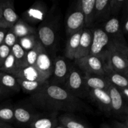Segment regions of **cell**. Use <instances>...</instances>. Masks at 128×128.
Listing matches in <instances>:
<instances>
[{"mask_svg": "<svg viewBox=\"0 0 128 128\" xmlns=\"http://www.w3.org/2000/svg\"><path fill=\"white\" fill-rule=\"evenodd\" d=\"M88 97L92 102L98 106L100 110L106 116H112L111 100L106 91L98 89H92L89 91Z\"/></svg>", "mask_w": 128, "mask_h": 128, "instance_id": "4fadbf2b", "label": "cell"}, {"mask_svg": "<svg viewBox=\"0 0 128 128\" xmlns=\"http://www.w3.org/2000/svg\"><path fill=\"white\" fill-rule=\"evenodd\" d=\"M39 41L37 34H31L18 40V42L26 52L33 48Z\"/></svg>", "mask_w": 128, "mask_h": 128, "instance_id": "4dcf8cb0", "label": "cell"}, {"mask_svg": "<svg viewBox=\"0 0 128 128\" xmlns=\"http://www.w3.org/2000/svg\"><path fill=\"white\" fill-rule=\"evenodd\" d=\"M18 42V38L15 36L12 31L10 29H8L6 35H5L4 42L5 45L8 46L10 48H12V46Z\"/></svg>", "mask_w": 128, "mask_h": 128, "instance_id": "e575fe53", "label": "cell"}, {"mask_svg": "<svg viewBox=\"0 0 128 128\" xmlns=\"http://www.w3.org/2000/svg\"><path fill=\"white\" fill-rule=\"evenodd\" d=\"M100 128H112L110 126V125L106 123H102L101 124L100 126Z\"/></svg>", "mask_w": 128, "mask_h": 128, "instance_id": "b9f144b4", "label": "cell"}, {"mask_svg": "<svg viewBox=\"0 0 128 128\" xmlns=\"http://www.w3.org/2000/svg\"><path fill=\"white\" fill-rule=\"evenodd\" d=\"M120 20L116 16H112L104 22L101 28L110 38H124L121 31Z\"/></svg>", "mask_w": 128, "mask_h": 128, "instance_id": "44dd1931", "label": "cell"}, {"mask_svg": "<svg viewBox=\"0 0 128 128\" xmlns=\"http://www.w3.org/2000/svg\"><path fill=\"white\" fill-rule=\"evenodd\" d=\"M2 0H0V19H1V7H2Z\"/></svg>", "mask_w": 128, "mask_h": 128, "instance_id": "7bdbcfd3", "label": "cell"}, {"mask_svg": "<svg viewBox=\"0 0 128 128\" xmlns=\"http://www.w3.org/2000/svg\"><path fill=\"white\" fill-rule=\"evenodd\" d=\"M11 53L13 55L18 68H22L24 67L26 52L22 48L18 42H16L11 49Z\"/></svg>", "mask_w": 128, "mask_h": 128, "instance_id": "f546056e", "label": "cell"}, {"mask_svg": "<svg viewBox=\"0 0 128 128\" xmlns=\"http://www.w3.org/2000/svg\"><path fill=\"white\" fill-rule=\"evenodd\" d=\"M58 112H38L29 125L30 128H54L58 124Z\"/></svg>", "mask_w": 128, "mask_h": 128, "instance_id": "5bb4252c", "label": "cell"}, {"mask_svg": "<svg viewBox=\"0 0 128 128\" xmlns=\"http://www.w3.org/2000/svg\"><path fill=\"white\" fill-rule=\"evenodd\" d=\"M10 30L13 32L18 40L28 35L37 34V30L34 27L20 18Z\"/></svg>", "mask_w": 128, "mask_h": 128, "instance_id": "603a6c76", "label": "cell"}, {"mask_svg": "<svg viewBox=\"0 0 128 128\" xmlns=\"http://www.w3.org/2000/svg\"><path fill=\"white\" fill-rule=\"evenodd\" d=\"M111 125L112 126H110L112 128H128V119L124 121H112Z\"/></svg>", "mask_w": 128, "mask_h": 128, "instance_id": "8d00e7d4", "label": "cell"}, {"mask_svg": "<svg viewBox=\"0 0 128 128\" xmlns=\"http://www.w3.org/2000/svg\"><path fill=\"white\" fill-rule=\"evenodd\" d=\"M58 123L66 128H91L72 113H64L58 118Z\"/></svg>", "mask_w": 128, "mask_h": 128, "instance_id": "7402d4cb", "label": "cell"}, {"mask_svg": "<svg viewBox=\"0 0 128 128\" xmlns=\"http://www.w3.org/2000/svg\"><path fill=\"white\" fill-rule=\"evenodd\" d=\"M86 86L89 90L98 89L106 91L111 84L106 76L96 74L84 73Z\"/></svg>", "mask_w": 128, "mask_h": 128, "instance_id": "e0dca14e", "label": "cell"}, {"mask_svg": "<svg viewBox=\"0 0 128 128\" xmlns=\"http://www.w3.org/2000/svg\"><path fill=\"white\" fill-rule=\"evenodd\" d=\"M11 94H12V93L6 90V89H4L0 85V101L3 100L4 99L6 98L9 97Z\"/></svg>", "mask_w": 128, "mask_h": 128, "instance_id": "74e56055", "label": "cell"}, {"mask_svg": "<svg viewBox=\"0 0 128 128\" xmlns=\"http://www.w3.org/2000/svg\"><path fill=\"white\" fill-rule=\"evenodd\" d=\"M31 103L14 105V122L21 126H29L38 112Z\"/></svg>", "mask_w": 128, "mask_h": 128, "instance_id": "9c48e42d", "label": "cell"}, {"mask_svg": "<svg viewBox=\"0 0 128 128\" xmlns=\"http://www.w3.org/2000/svg\"><path fill=\"white\" fill-rule=\"evenodd\" d=\"M118 89V88H117ZM124 100L128 102V87L118 89Z\"/></svg>", "mask_w": 128, "mask_h": 128, "instance_id": "f35d334b", "label": "cell"}, {"mask_svg": "<svg viewBox=\"0 0 128 128\" xmlns=\"http://www.w3.org/2000/svg\"><path fill=\"white\" fill-rule=\"evenodd\" d=\"M43 48L44 46L39 41L33 48L31 49L30 51H27L26 54V57H25L24 67L34 66L38 56L39 54Z\"/></svg>", "mask_w": 128, "mask_h": 128, "instance_id": "f1b7e54d", "label": "cell"}, {"mask_svg": "<svg viewBox=\"0 0 128 128\" xmlns=\"http://www.w3.org/2000/svg\"><path fill=\"white\" fill-rule=\"evenodd\" d=\"M92 29L84 28L81 32L79 47L75 55L74 60L82 58L90 54L91 43H92Z\"/></svg>", "mask_w": 128, "mask_h": 128, "instance_id": "2e32d148", "label": "cell"}, {"mask_svg": "<svg viewBox=\"0 0 128 128\" xmlns=\"http://www.w3.org/2000/svg\"><path fill=\"white\" fill-rule=\"evenodd\" d=\"M54 8L53 6L48 11L45 20L41 22L37 30L39 41L46 50L51 48L56 42V34L58 27V16H53Z\"/></svg>", "mask_w": 128, "mask_h": 128, "instance_id": "3957f363", "label": "cell"}, {"mask_svg": "<svg viewBox=\"0 0 128 128\" xmlns=\"http://www.w3.org/2000/svg\"><path fill=\"white\" fill-rule=\"evenodd\" d=\"M96 0H81L78 5L84 17V28H90L94 24V15Z\"/></svg>", "mask_w": 128, "mask_h": 128, "instance_id": "d6986e66", "label": "cell"}, {"mask_svg": "<svg viewBox=\"0 0 128 128\" xmlns=\"http://www.w3.org/2000/svg\"><path fill=\"white\" fill-rule=\"evenodd\" d=\"M128 1H126L123 8L124 12L120 21V26L124 36H126L128 33Z\"/></svg>", "mask_w": 128, "mask_h": 128, "instance_id": "836d02e7", "label": "cell"}, {"mask_svg": "<svg viewBox=\"0 0 128 128\" xmlns=\"http://www.w3.org/2000/svg\"><path fill=\"white\" fill-rule=\"evenodd\" d=\"M10 52L11 48H10L8 46L5 45L4 43L0 46V68L1 67L4 61L10 54Z\"/></svg>", "mask_w": 128, "mask_h": 128, "instance_id": "d590c367", "label": "cell"}, {"mask_svg": "<svg viewBox=\"0 0 128 128\" xmlns=\"http://www.w3.org/2000/svg\"><path fill=\"white\" fill-rule=\"evenodd\" d=\"M74 64L83 73L96 74L105 76L106 64L101 59L92 55L74 60Z\"/></svg>", "mask_w": 128, "mask_h": 128, "instance_id": "52a82bcc", "label": "cell"}, {"mask_svg": "<svg viewBox=\"0 0 128 128\" xmlns=\"http://www.w3.org/2000/svg\"><path fill=\"white\" fill-rule=\"evenodd\" d=\"M82 30L68 36L64 52L65 57L67 60H71V61L74 60L75 55L79 47V43H80V40Z\"/></svg>", "mask_w": 128, "mask_h": 128, "instance_id": "cb8c5ba5", "label": "cell"}, {"mask_svg": "<svg viewBox=\"0 0 128 128\" xmlns=\"http://www.w3.org/2000/svg\"><path fill=\"white\" fill-rule=\"evenodd\" d=\"M92 38L90 54L101 59L106 64L110 44V38L101 28L92 30Z\"/></svg>", "mask_w": 128, "mask_h": 128, "instance_id": "5b68a950", "label": "cell"}, {"mask_svg": "<svg viewBox=\"0 0 128 128\" xmlns=\"http://www.w3.org/2000/svg\"><path fill=\"white\" fill-rule=\"evenodd\" d=\"M17 81L20 86L21 90L26 93L30 94L35 93L38 91L42 86H44L48 80L46 81H26V80L17 79Z\"/></svg>", "mask_w": 128, "mask_h": 128, "instance_id": "4316f807", "label": "cell"}, {"mask_svg": "<svg viewBox=\"0 0 128 128\" xmlns=\"http://www.w3.org/2000/svg\"><path fill=\"white\" fill-rule=\"evenodd\" d=\"M71 66L72 64L66 58L62 56H57L53 60V69L51 76V80H48L49 82L54 84L62 86L68 76Z\"/></svg>", "mask_w": 128, "mask_h": 128, "instance_id": "ba28073f", "label": "cell"}, {"mask_svg": "<svg viewBox=\"0 0 128 128\" xmlns=\"http://www.w3.org/2000/svg\"><path fill=\"white\" fill-rule=\"evenodd\" d=\"M62 86L71 94L80 100L88 97L90 90L85 84L84 73L75 64L71 66L68 76Z\"/></svg>", "mask_w": 128, "mask_h": 128, "instance_id": "277c9868", "label": "cell"}, {"mask_svg": "<svg viewBox=\"0 0 128 128\" xmlns=\"http://www.w3.org/2000/svg\"><path fill=\"white\" fill-rule=\"evenodd\" d=\"M16 79L26 80V81H46L48 80L34 66L19 68L12 74Z\"/></svg>", "mask_w": 128, "mask_h": 128, "instance_id": "ac0fdd59", "label": "cell"}, {"mask_svg": "<svg viewBox=\"0 0 128 128\" xmlns=\"http://www.w3.org/2000/svg\"><path fill=\"white\" fill-rule=\"evenodd\" d=\"M106 91L111 100V107L112 116L124 121L128 119V102H126L117 88L110 84Z\"/></svg>", "mask_w": 128, "mask_h": 128, "instance_id": "8992f818", "label": "cell"}, {"mask_svg": "<svg viewBox=\"0 0 128 128\" xmlns=\"http://www.w3.org/2000/svg\"><path fill=\"white\" fill-rule=\"evenodd\" d=\"M48 9L42 1H38L22 13L23 20L28 23L36 24L42 22L47 16Z\"/></svg>", "mask_w": 128, "mask_h": 128, "instance_id": "30bf717a", "label": "cell"}, {"mask_svg": "<svg viewBox=\"0 0 128 128\" xmlns=\"http://www.w3.org/2000/svg\"><path fill=\"white\" fill-rule=\"evenodd\" d=\"M0 122L8 124L14 122V105L0 104Z\"/></svg>", "mask_w": 128, "mask_h": 128, "instance_id": "83f0119b", "label": "cell"}, {"mask_svg": "<svg viewBox=\"0 0 128 128\" xmlns=\"http://www.w3.org/2000/svg\"><path fill=\"white\" fill-rule=\"evenodd\" d=\"M0 85L11 93L18 92L21 88L17 79L12 74L0 71Z\"/></svg>", "mask_w": 128, "mask_h": 128, "instance_id": "484cf974", "label": "cell"}, {"mask_svg": "<svg viewBox=\"0 0 128 128\" xmlns=\"http://www.w3.org/2000/svg\"><path fill=\"white\" fill-rule=\"evenodd\" d=\"M84 28V17L79 6L76 5L70 12L66 21V33L70 36Z\"/></svg>", "mask_w": 128, "mask_h": 128, "instance_id": "7c38bea8", "label": "cell"}, {"mask_svg": "<svg viewBox=\"0 0 128 128\" xmlns=\"http://www.w3.org/2000/svg\"><path fill=\"white\" fill-rule=\"evenodd\" d=\"M34 67L50 80L52 75L53 69V60H51L47 50L43 48L39 54Z\"/></svg>", "mask_w": 128, "mask_h": 128, "instance_id": "9a60e30c", "label": "cell"}, {"mask_svg": "<svg viewBox=\"0 0 128 128\" xmlns=\"http://www.w3.org/2000/svg\"><path fill=\"white\" fill-rule=\"evenodd\" d=\"M0 128H13L10 125V124L0 122Z\"/></svg>", "mask_w": 128, "mask_h": 128, "instance_id": "60d3db41", "label": "cell"}, {"mask_svg": "<svg viewBox=\"0 0 128 128\" xmlns=\"http://www.w3.org/2000/svg\"><path fill=\"white\" fill-rule=\"evenodd\" d=\"M106 66L128 76V47L125 38H110Z\"/></svg>", "mask_w": 128, "mask_h": 128, "instance_id": "7a4b0ae2", "label": "cell"}, {"mask_svg": "<svg viewBox=\"0 0 128 128\" xmlns=\"http://www.w3.org/2000/svg\"><path fill=\"white\" fill-rule=\"evenodd\" d=\"M105 76L110 84L118 89L128 87V77L114 71L108 66L105 69Z\"/></svg>", "mask_w": 128, "mask_h": 128, "instance_id": "d4e9b609", "label": "cell"}, {"mask_svg": "<svg viewBox=\"0 0 128 128\" xmlns=\"http://www.w3.org/2000/svg\"><path fill=\"white\" fill-rule=\"evenodd\" d=\"M12 0H2L0 28L11 29L19 20Z\"/></svg>", "mask_w": 128, "mask_h": 128, "instance_id": "8fae6325", "label": "cell"}, {"mask_svg": "<svg viewBox=\"0 0 128 128\" xmlns=\"http://www.w3.org/2000/svg\"><path fill=\"white\" fill-rule=\"evenodd\" d=\"M18 69V68L16 64L14 58L11 52L8 56L6 58L5 61H4L1 67L0 68V71L12 74Z\"/></svg>", "mask_w": 128, "mask_h": 128, "instance_id": "1f68e13d", "label": "cell"}, {"mask_svg": "<svg viewBox=\"0 0 128 128\" xmlns=\"http://www.w3.org/2000/svg\"><path fill=\"white\" fill-rule=\"evenodd\" d=\"M28 101L36 110L66 113L89 111L83 101L72 96L61 85L47 82L38 91L30 95Z\"/></svg>", "mask_w": 128, "mask_h": 128, "instance_id": "6da1fadb", "label": "cell"}, {"mask_svg": "<svg viewBox=\"0 0 128 128\" xmlns=\"http://www.w3.org/2000/svg\"><path fill=\"white\" fill-rule=\"evenodd\" d=\"M109 3L110 0H96L94 15V24L106 22L111 18Z\"/></svg>", "mask_w": 128, "mask_h": 128, "instance_id": "ffe728a7", "label": "cell"}, {"mask_svg": "<svg viewBox=\"0 0 128 128\" xmlns=\"http://www.w3.org/2000/svg\"><path fill=\"white\" fill-rule=\"evenodd\" d=\"M54 128H64V126H62V125H61V124H58L57 126H56Z\"/></svg>", "mask_w": 128, "mask_h": 128, "instance_id": "ee69618b", "label": "cell"}, {"mask_svg": "<svg viewBox=\"0 0 128 128\" xmlns=\"http://www.w3.org/2000/svg\"><path fill=\"white\" fill-rule=\"evenodd\" d=\"M8 30V29L0 28V46L3 44L5 35H6Z\"/></svg>", "mask_w": 128, "mask_h": 128, "instance_id": "ab89813d", "label": "cell"}, {"mask_svg": "<svg viewBox=\"0 0 128 128\" xmlns=\"http://www.w3.org/2000/svg\"><path fill=\"white\" fill-rule=\"evenodd\" d=\"M127 0H110L109 8L110 16H116L118 12L123 8Z\"/></svg>", "mask_w": 128, "mask_h": 128, "instance_id": "d6a6232c", "label": "cell"}]
</instances>
